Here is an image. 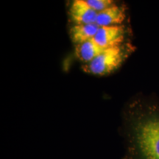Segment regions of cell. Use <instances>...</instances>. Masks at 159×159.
Instances as JSON below:
<instances>
[{
    "label": "cell",
    "mask_w": 159,
    "mask_h": 159,
    "mask_svg": "<svg viewBox=\"0 0 159 159\" xmlns=\"http://www.w3.org/2000/svg\"><path fill=\"white\" fill-rule=\"evenodd\" d=\"M128 159H159V108L140 104L134 108L128 130Z\"/></svg>",
    "instance_id": "1"
},
{
    "label": "cell",
    "mask_w": 159,
    "mask_h": 159,
    "mask_svg": "<svg viewBox=\"0 0 159 159\" xmlns=\"http://www.w3.org/2000/svg\"><path fill=\"white\" fill-rule=\"evenodd\" d=\"M128 50L122 45L105 48L92 61L83 65L82 68L85 72L91 75L103 76L111 74L124 62Z\"/></svg>",
    "instance_id": "2"
},
{
    "label": "cell",
    "mask_w": 159,
    "mask_h": 159,
    "mask_svg": "<svg viewBox=\"0 0 159 159\" xmlns=\"http://www.w3.org/2000/svg\"><path fill=\"white\" fill-rule=\"evenodd\" d=\"M125 29L123 25L99 27L94 40L103 48L120 46L125 39Z\"/></svg>",
    "instance_id": "3"
},
{
    "label": "cell",
    "mask_w": 159,
    "mask_h": 159,
    "mask_svg": "<svg viewBox=\"0 0 159 159\" xmlns=\"http://www.w3.org/2000/svg\"><path fill=\"white\" fill-rule=\"evenodd\" d=\"M69 16L75 25L96 23L98 13L87 4L85 0H74L69 7Z\"/></svg>",
    "instance_id": "4"
},
{
    "label": "cell",
    "mask_w": 159,
    "mask_h": 159,
    "mask_svg": "<svg viewBox=\"0 0 159 159\" xmlns=\"http://www.w3.org/2000/svg\"><path fill=\"white\" fill-rule=\"evenodd\" d=\"M126 17L125 10L116 4L111 5L97 14L96 24L99 27L122 25Z\"/></svg>",
    "instance_id": "5"
},
{
    "label": "cell",
    "mask_w": 159,
    "mask_h": 159,
    "mask_svg": "<svg viewBox=\"0 0 159 159\" xmlns=\"http://www.w3.org/2000/svg\"><path fill=\"white\" fill-rule=\"evenodd\" d=\"M99 28L96 23L74 25L69 30V35L72 42L75 45H78L94 39Z\"/></svg>",
    "instance_id": "6"
},
{
    "label": "cell",
    "mask_w": 159,
    "mask_h": 159,
    "mask_svg": "<svg viewBox=\"0 0 159 159\" xmlns=\"http://www.w3.org/2000/svg\"><path fill=\"white\" fill-rule=\"evenodd\" d=\"M104 49L105 48L100 47L93 39L76 45L75 54L77 58L85 64L96 58Z\"/></svg>",
    "instance_id": "7"
},
{
    "label": "cell",
    "mask_w": 159,
    "mask_h": 159,
    "mask_svg": "<svg viewBox=\"0 0 159 159\" xmlns=\"http://www.w3.org/2000/svg\"><path fill=\"white\" fill-rule=\"evenodd\" d=\"M88 5L97 13L104 11L111 5H114L112 0H85Z\"/></svg>",
    "instance_id": "8"
}]
</instances>
